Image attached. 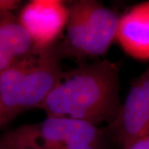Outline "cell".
Masks as SVG:
<instances>
[{
    "mask_svg": "<svg viewBox=\"0 0 149 149\" xmlns=\"http://www.w3.org/2000/svg\"><path fill=\"white\" fill-rule=\"evenodd\" d=\"M119 70L108 60L63 72L40 108L47 117H66L99 127L111 123L121 106Z\"/></svg>",
    "mask_w": 149,
    "mask_h": 149,
    "instance_id": "1",
    "label": "cell"
},
{
    "mask_svg": "<svg viewBox=\"0 0 149 149\" xmlns=\"http://www.w3.org/2000/svg\"><path fill=\"white\" fill-rule=\"evenodd\" d=\"M55 46L34 48L0 72V104L8 121L22 112L40 108L63 71Z\"/></svg>",
    "mask_w": 149,
    "mask_h": 149,
    "instance_id": "2",
    "label": "cell"
},
{
    "mask_svg": "<svg viewBox=\"0 0 149 149\" xmlns=\"http://www.w3.org/2000/svg\"><path fill=\"white\" fill-rule=\"evenodd\" d=\"M65 36L58 53L77 58L103 56L116 41L119 17L103 3L78 0L67 4Z\"/></svg>",
    "mask_w": 149,
    "mask_h": 149,
    "instance_id": "3",
    "label": "cell"
},
{
    "mask_svg": "<svg viewBox=\"0 0 149 149\" xmlns=\"http://www.w3.org/2000/svg\"><path fill=\"white\" fill-rule=\"evenodd\" d=\"M104 133L90 123L66 117H47L37 124L23 125L3 139L4 148L59 149L70 143L102 144Z\"/></svg>",
    "mask_w": 149,
    "mask_h": 149,
    "instance_id": "4",
    "label": "cell"
},
{
    "mask_svg": "<svg viewBox=\"0 0 149 149\" xmlns=\"http://www.w3.org/2000/svg\"><path fill=\"white\" fill-rule=\"evenodd\" d=\"M17 18L34 47H49L65 28L67 4L61 0H32L23 6Z\"/></svg>",
    "mask_w": 149,
    "mask_h": 149,
    "instance_id": "5",
    "label": "cell"
},
{
    "mask_svg": "<svg viewBox=\"0 0 149 149\" xmlns=\"http://www.w3.org/2000/svg\"><path fill=\"white\" fill-rule=\"evenodd\" d=\"M109 128L123 149L134 141L149 135L148 112L137 80L131 86Z\"/></svg>",
    "mask_w": 149,
    "mask_h": 149,
    "instance_id": "6",
    "label": "cell"
},
{
    "mask_svg": "<svg viewBox=\"0 0 149 149\" xmlns=\"http://www.w3.org/2000/svg\"><path fill=\"white\" fill-rule=\"evenodd\" d=\"M116 41L133 58L149 60V1L134 5L119 17Z\"/></svg>",
    "mask_w": 149,
    "mask_h": 149,
    "instance_id": "7",
    "label": "cell"
},
{
    "mask_svg": "<svg viewBox=\"0 0 149 149\" xmlns=\"http://www.w3.org/2000/svg\"><path fill=\"white\" fill-rule=\"evenodd\" d=\"M32 40L13 15L0 20V72L34 49Z\"/></svg>",
    "mask_w": 149,
    "mask_h": 149,
    "instance_id": "8",
    "label": "cell"
},
{
    "mask_svg": "<svg viewBox=\"0 0 149 149\" xmlns=\"http://www.w3.org/2000/svg\"><path fill=\"white\" fill-rule=\"evenodd\" d=\"M21 4L17 0H0V20L13 15V11L16 10Z\"/></svg>",
    "mask_w": 149,
    "mask_h": 149,
    "instance_id": "9",
    "label": "cell"
},
{
    "mask_svg": "<svg viewBox=\"0 0 149 149\" xmlns=\"http://www.w3.org/2000/svg\"><path fill=\"white\" fill-rule=\"evenodd\" d=\"M139 86L143 94L146 106L149 114V67L137 79Z\"/></svg>",
    "mask_w": 149,
    "mask_h": 149,
    "instance_id": "10",
    "label": "cell"
},
{
    "mask_svg": "<svg viewBox=\"0 0 149 149\" xmlns=\"http://www.w3.org/2000/svg\"><path fill=\"white\" fill-rule=\"evenodd\" d=\"M101 145L102 144L89 143H76L66 144L59 149H101Z\"/></svg>",
    "mask_w": 149,
    "mask_h": 149,
    "instance_id": "11",
    "label": "cell"
},
{
    "mask_svg": "<svg viewBox=\"0 0 149 149\" xmlns=\"http://www.w3.org/2000/svg\"><path fill=\"white\" fill-rule=\"evenodd\" d=\"M124 149H149V135L134 141Z\"/></svg>",
    "mask_w": 149,
    "mask_h": 149,
    "instance_id": "12",
    "label": "cell"
},
{
    "mask_svg": "<svg viewBox=\"0 0 149 149\" xmlns=\"http://www.w3.org/2000/svg\"><path fill=\"white\" fill-rule=\"evenodd\" d=\"M8 122V120L7 117H6L5 113H4L3 110V108H2L1 104H0V128L3 127Z\"/></svg>",
    "mask_w": 149,
    "mask_h": 149,
    "instance_id": "13",
    "label": "cell"
},
{
    "mask_svg": "<svg viewBox=\"0 0 149 149\" xmlns=\"http://www.w3.org/2000/svg\"><path fill=\"white\" fill-rule=\"evenodd\" d=\"M17 149H36V148H17Z\"/></svg>",
    "mask_w": 149,
    "mask_h": 149,
    "instance_id": "14",
    "label": "cell"
}]
</instances>
